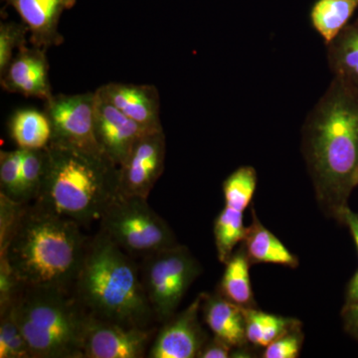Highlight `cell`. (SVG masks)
<instances>
[{
	"label": "cell",
	"instance_id": "obj_1",
	"mask_svg": "<svg viewBox=\"0 0 358 358\" xmlns=\"http://www.w3.org/2000/svg\"><path fill=\"white\" fill-rule=\"evenodd\" d=\"M301 152L320 210L341 224L358 187V87L334 78L306 117Z\"/></svg>",
	"mask_w": 358,
	"mask_h": 358
},
{
	"label": "cell",
	"instance_id": "obj_2",
	"mask_svg": "<svg viewBox=\"0 0 358 358\" xmlns=\"http://www.w3.org/2000/svg\"><path fill=\"white\" fill-rule=\"evenodd\" d=\"M79 224L25 204L6 243L0 247L21 286L71 291L87 248Z\"/></svg>",
	"mask_w": 358,
	"mask_h": 358
},
{
	"label": "cell",
	"instance_id": "obj_3",
	"mask_svg": "<svg viewBox=\"0 0 358 358\" xmlns=\"http://www.w3.org/2000/svg\"><path fill=\"white\" fill-rule=\"evenodd\" d=\"M74 294L89 315L129 327H150L154 312L133 257L102 230L87 243Z\"/></svg>",
	"mask_w": 358,
	"mask_h": 358
},
{
	"label": "cell",
	"instance_id": "obj_4",
	"mask_svg": "<svg viewBox=\"0 0 358 358\" xmlns=\"http://www.w3.org/2000/svg\"><path fill=\"white\" fill-rule=\"evenodd\" d=\"M43 185L34 204L81 225L101 220L117 194L119 167L105 154L49 143Z\"/></svg>",
	"mask_w": 358,
	"mask_h": 358
},
{
	"label": "cell",
	"instance_id": "obj_5",
	"mask_svg": "<svg viewBox=\"0 0 358 358\" xmlns=\"http://www.w3.org/2000/svg\"><path fill=\"white\" fill-rule=\"evenodd\" d=\"M32 358H84L88 313L70 291L20 286L11 303Z\"/></svg>",
	"mask_w": 358,
	"mask_h": 358
},
{
	"label": "cell",
	"instance_id": "obj_6",
	"mask_svg": "<svg viewBox=\"0 0 358 358\" xmlns=\"http://www.w3.org/2000/svg\"><path fill=\"white\" fill-rule=\"evenodd\" d=\"M100 221L101 230L133 258H145L179 244L171 226L148 199L117 193Z\"/></svg>",
	"mask_w": 358,
	"mask_h": 358
},
{
	"label": "cell",
	"instance_id": "obj_7",
	"mask_svg": "<svg viewBox=\"0 0 358 358\" xmlns=\"http://www.w3.org/2000/svg\"><path fill=\"white\" fill-rule=\"evenodd\" d=\"M141 277L155 319L164 324L176 313L202 268L187 247L178 244L143 258Z\"/></svg>",
	"mask_w": 358,
	"mask_h": 358
},
{
	"label": "cell",
	"instance_id": "obj_8",
	"mask_svg": "<svg viewBox=\"0 0 358 358\" xmlns=\"http://www.w3.org/2000/svg\"><path fill=\"white\" fill-rule=\"evenodd\" d=\"M43 112L50 122L51 143L103 154L95 134V92L53 95L44 101Z\"/></svg>",
	"mask_w": 358,
	"mask_h": 358
},
{
	"label": "cell",
	"instance_id": "obj_9",
	"mask_svg": "<svg viewBox=\"0 0 358 358\" xmlns=\"http://www.w3.org/2000/svg\"><path fill=\"white\" fill-rule=\"evenodd\" d=\"M155 329L129 327L89 315L83 336L84 358H141L148 355Z\"/></svg>",
	"mask_w": 358,
	"mask_h": 358
},
{
	"label": "cell",
	"instance_id": "obj_10",
	"mask_svg": "<svg viewBox=\"0 0 358 358\" xmlns=\"http://www.w3.org/2000/svg\"><path fill=\"white\" fill-rule=\"evenodd\" d=\"M166 143L164 129L143 134L119 166V189L124 196L148 199L164 171Z\"/></svg>",
	"mask_w": 358,
	"mask_h": 358
},
{
	"label": "cell",
	"instance_id": "obj_11",
	"mask_svg": "<svg viewBox=\"0 0 358 358\" xmlns=\"http://www.w3.org/2000/svg\"><path fill=\"white\" fill-rule=\"evenodd\" d=\"M203 294L185 310L176 313L157 331L148 350L150 358H199L208 334L199 322Z\"/></svg>",
	"mask_w": 358,
	"mask_h": 358
},
{
	"label": "cell",
	"instance_id": "obj_12",
	"mask_svg": "<svg viewBox=\"0 0 358 358\" xmlns=\"http://www.w3.org/2000/svg\"><path fill=\"white\" fill-rule=\"evenodd\" d=\"M95 134L103 154L117 167L127 159L134 143L150 133L95 91Z\"/></svg>",
	"mask_w": 358,
	"mask_h": 358
},
{
	"label": "cell",
	"instance_id": "obj_13",
	"mask_svg": "<svg viewBox=\"0 0 358 358\" xmlns=\"http://www.w3.org/2000/svg\"><path fill=\"white\" fill-rule=\"evenodd\" d=\"M2 88L9 93L20 94L27 98L50 99L49 63L46 49L28 47L18 49L8 69L1 78Z\"/></svg>",
	"mask_w": 358,
	"mask_h": 358
},
{
	"label": "cell",
	"instance_id": "obj_14",
	"mask_svg": "<svg viewBox=\"0 0 358 358\" xmlns=\"http://www.w3.org/2000/svg\"><path fill=\"white\" fill-rule=\"evenodd\" d=\"M20 14L29 30V42L33 46L49 49L64 42L59 32L63 13L72 8L77 0H3Z\"/></svg>",
	"mask_w": 358,
	"mask_h": 358
},
{
	"label": "cell",
	"instance_id": "obj_15",
	"mask_svg": "<svg viewBox=\"0 0 358 358\" xmlns=\"http://www.w3.org/2000/svg\"><path fill=\"white\" fill-rule=\"evenodd\" d=\"M98 91L122 114L150 131H162L160 99L154 85L108 83Z\"/></svg>",
	"mask_w": 358,
	"mask_h": 358
},
{
	"label": "cell",
	"instance_id": "obj_16",
	"mask_svg": "<svg viewBox=\"0 0 358 358\" xmlns=\"http://www.w3.org/2000/svg\"><path fill=\"white\" fill-rule=\"evenodd\" d=\"M202 294V315L213 336L223 339L233 348L248 346L245 334L243 307L226 300L218 293Z\"/></svg>",
	"mask_w": 358,
	"mask_h": 358
},
{
	"label": "cell",
	"instance_id": "obj_17",
	"mask_svg": "<svg viewBox=\"0 0 358 358\" xmlns=\"http://www.w3.org/2000/svg\"><path fill=\"white\" fill-rule=\"evenodd\" d=\"M252 223L247 227L246 236L242 242L252 265L274 264L291 268L299 267L298 257L279 239L274 233L267 229L252 209Z\"/></svg>",
	"mask_w": 358,
	"mask_h": 358
},
{
	"label": "cell",
	"instance_id": "obj_18",
	"mask_svg": "<svg viewBox=\"0 0 358 358\" xmlns=\"http://www.w3.org/2000/svg\"><path fill=\"white\" fill-rule=\"evenodd\" d=\"M251 266L243 245L241 244L225 263V270L219 284L218 294L240 307L256 308L250 278Z\"/></svg>",
	"mask_w": 358,
	"mask_h": 358
},
{
	"label": "cell",
	"instance_id": "obj_19",
	"mask_svg": "<svg viewBox=\"0 0 358 358\" xmlns=\"http://www.w3.org/2000/svg\"><path fill=\"white\" fill-rule=\"evenodd\" d=\"M357 8L358 0H317L310 8V24L327 46L350 24Z\"/></svg>",
	"mask_w": 358,
	"mask_h": 358
},
{
	"label": "cell",
	"instance_id": "obj_20",
	"mask_svg": "<svg viewBox=\"0 0 358 358\" xmlns=\"http://www.w3.org/2000/svg\"><path fill=\"white\" fill-rule=\"evenodd\" d=\"M243 315L246 339L254 348H265L275 339L301 327L300 320L263 312L257 307L243 308Z\"/></svg>",
	"mask_w": 358,
	"mask_h": 358
},
{
	"label": "cell",
	"instance_id": "obj_21",
	"mask_svg": "<svg viewBox=\"0 0 358 358\" xmlns=\"http://www.w3.org/2000/svg\"><path fill=\"white\" fill-rule=\"evenodd\" d=\"M327 47L334 78L358 87V20L346 26Z\"/></svg>",
	"mask_w": 358,
	"mask_h": 358
},
{
	"label": "cell",
	"instance_id": "obj_22",
	"mask_svg": "<svg viewBox=\"0 0 358 358\" xmlns=\"http://www.w3.org/2000/svg\"><path fill=\"white\" fill-rule=\"evenodd\" d=\"M9 133L21 150L45 148L51 141V127L44 112L18 110L9 121Z\"/></svg>",
	"mask_w": 358,
	"mask_h": 358
},
{
	"label": "cell",
	"instance_id": "obj_23",
	"mask_svg": "<svg viewBox=\"0 0 358 358\" xmlns=\"http://www.w3.org/2000/svg\"><path fill=\"white\" fill-rule=\"evenodd\" d=\"M244 212L224 205V208L214 221V239L217 250L218 260L225 264L234 253L238 244L246 236Z\"/></svg>",
	"mask_w": 358,
	"mask_h": 358
},
{
	"label": "cell",
	"instance_id": "obj_24",
	"mask_svg": "<svg viewBox=\"0 0 358 358\" xmlns=\"http://www.w3.org/2000/svg\"><path fill=\"white\" fill-rule=\"evenodd\" d=\"M257 183L258 176L253 166L238 167L223 182V196L226 206L245 212L253 201Z\"/></svg>",
	"mask_w": 358,
	"mask_h": 358
},
{
	"label": "cell",
	"instance_id": "obj_25",
	"mask_svg": "<svg viewBox=\"0 0 358 358\" xmlns=\"http://www.w3.org/2000/svg\"><path fill=\"white\" fill-rule=\"evenodd\" d=\"M47 167L46 148L23 150L22 196L23 203L35 201L43 185Z\"/></svg>",
	"mask_w": 358,
	"mask_h": 358
},
{
	"label": "cell",
	"instance_id": "obj_26",
	"mask_svg": "<svg viewBox=\"0 0 358 358\" xmlns=\"http://www.w3.org/2000/svg\"><path fill=\"white\" fill-rule=\"evenodd\" d=\"M0 358H32L11 305L0 310Z\"/></svg>",
	"mask_w": 358,
	"mask_h": 358
},
{
	"label": "cell",
	"instance_id": "obj_27",
	"mask_svg": "<svg viewBox=\"0 0 358 358\" xmlns=\"http://www.w3.org/2000/svg\"><path fill=\"white\" fill-rule=\"evenodd\" d=\"M22 157L21 148L0 152V194L20 203H23Z\"/></svg>",
	"mask_w": 358,
	"mask_h": 358
},
{
	"label": "cell",
	"instance_id": "obj_28",
	"mask_svg": "<svg viewBox=\"0 0 358 358\" xmlns=\"http://www.w3.org/2000/svg\"><path fill=\"white\" fill-rule=\"evenodd\" d=\"M27 34L29 30L25 23L8 21L0 24V78L8 69L14 51L27 45Z\"/></svg>",
	"mask_w": 358,
	"mask_h": 358
},
{
	"label": "cell",
	"instance_id": "obj_29",
	"mask_svg": "<svg viewBox=\"0 0 358 358\" xmlns=\"http://www.w3.org/2000/svg\"><path fill=\"white\" fill-rule=\"evenodd\" d=\"M301 327L289 331L264 348L263 358H298L303 348Z\"/></svg>",
	"mask_w": 358,
	"mask_h": 358
},
{
	"label": "cell",
	"instance_id": "obj_30",
	"mask_svg": "<svg viewBox=\"0 0 358 358\" xmlns=\"http://www.w3.org/2000/svg\"><path fill=\"white\" fill-rule=\"evenodd\" d=\"M234 348L223 339L213 336L209 338L199 353V358H228L231 357Z\"/></svg>",
	"mask_w": 358,
	"mask_h": 358
},
{
	"label": "cell",
	"instance_id": "obj_31",
	"mask_svg": "<svg viewBox=\"0 0 358 358\" xmlns=\"http://www.w3.org/2000/svg\"><path fill=\"white\" fill-rule=\"evenodd\" d=\"M341 320L346 333L358 341V301L345 303L341 310Z\"/></svg>",
	"mask_w": 358,
	"mask_h": 358
},
{
	"label": "cell",
	"instance_id": "obj_32",
	"mask_svg": "<svg viewBox=\"0 0 358 358\" xmlns=\"http://www.w3.org/2000/svg\"><path fill=\"white\" fill-rule=\"evenodd\" d=\"M341 224V225H345L348 230H350L358 252V213L352 210L350 207L348 206L345 212H343Z\"/></svg>",
	"mask_w": 358,
	"mask_h": 358
},
{
	"label": "cell",
	"instance_id": "obj_33",
	"mask_svg": "<svg viewBox=\"0 0 358 358\" xmlns=\"http://www.w3.org/2000/svg\"><path fill=\"white\" fill-rule=\"evenodd\" d=\"M358 301V270L348 282L345 289V303Z\"/></svg>",
	"mask_w": 358,
	"mask_h": 358
}]
</instances>
